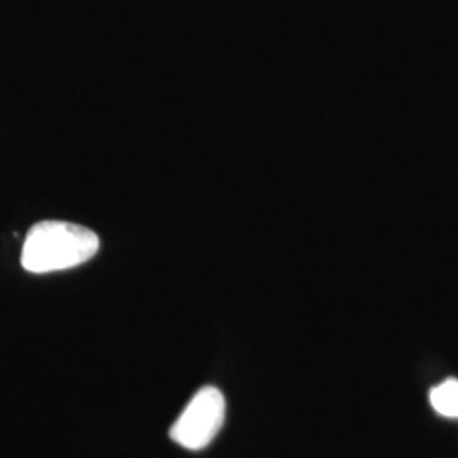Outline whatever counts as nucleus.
<instances>
[{"label":"nucleus","mask_w":458,"mask_h":458,"mask_svg":"<svg viewBox=\"0 0 458 458\" xmlns=\"http://www.w3.org/2000/svg\"><path fill=\"white\" fill-rule=\"evenodd\" d=\"M226 403L216 387H202L170 428V438L187 450H202L225 423Z\"/></svg>","instance_id":"2"},{"label":"nucleus","mask_w":458,"mask_h":458,"mask_svg":"<svg viewBox=\"0 0 458 458\" xmlns=\"http://www.w3.org/2000/svg\"><path fill=\"white\" fill-rule=\"evenodd\" d=\"M431 406L446 418H458V380L448 378L429 394Z\"/></svg>","instance_id":"3"},{"label":"nucleus","mask_w":458,"mask_h":458,"mask_svg":"<svg viewBox=\"0 0 458 458\" xmlns=\"http://www.w3.org/2000/svg\"><path fill=\"white\" fill-rule=\"evenodd\" d=\"M98 251L92 229L66 221L36 223L26 234L21 265L31 274H51L89 262Z\"/></svg>","instance_id":"1"}]
</instances>
